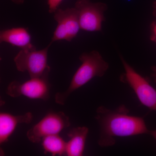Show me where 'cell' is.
<instances>
[{"label": "cell", "instance_id": "6da1fadb", "mask_svg": "<svg viewBox=\"0 0 156 156\" xmlns=\"http://www.w3.org/2000/svg\"><path fill=\"white\" fill-rule=\"evenodd\" d=\"M129 113L124 105L113 110L104 106L98 108L95 118L99 125L98 144L99 146H112L115 144L116 137L149 134L144 118L130 115Z\"/></svg>", "mask_w": 156, "mask_h": 156}, {"label": "cell", "instance_id": "7a4b0ae2", "mask_svg": "<svg viewBox=\"0 0 156 156\" xmlns=\"http://www.w3.org/2000/svg\"><path fill=\"white\" fill-rule=\"evenodd\" d=\"M79 59L82 64L73 76L69 87L64 92H57L55 95V102L58 104L64 105L73 92L93 78L103 76L109 68L108 63L95 50L83 53Z\"/></svg>", "mask_w": 156, "mask_h": 156}, {"label": "cell", "instance_id": "3957f363", "mask_svg": "<svg viewBox=\"0 0 156 156\" xmlns=\"http://www.w3.org/2000/svg\"><path fill=\"white\" fill-rule=\"evenodd\" d=\"M51 44L50 43L41 50H20L14 59L17 70L27 72L30 78L49 75L50 68L48 63V52Z\"/></svg>", "mask_w": 156, "mask_h": 156}, {"label": "cell", "instance_id": "277c9868", "mask_svg": "<svg viewBox=\"0 0 156 156\" xmlns=\"http://www.w3.org/2000/svg\"><path fill=\"white\" fill-rule=\"evenodd\" d=\"M121 59L125 70L124 82L134 90L143 105L151 110L156 111V89L151 85L147 79L136 72L122 56Z\"/></svg>", "mask_w": 156, "mask_h": 156}, {"label": "cell", "instance_id": "5b68a950", "mask_svg": "<svg viewBox=\"0 0 156 156\" xmlns=\"http://www.w3.org/2000/svg\"><path fill=\"white\" fill-rule=\"evenodd\" d=\"M70 126L69 118L64 112H50L27 131V136L30 142L39 143L45 136L58 134Z\"/></svg>", "mask_w": 156, "mask_h": 156}, {"label": "cell", "instance_id": "8992f818", "mask_svg": "<svg viewBox=\"0 0 156 156\" xmlns=\"http://www.w3.org/2000/svg\"><path fill=\"white\" fill-rule=\"evenodd\" d=\"M48 78L49 75L30 78L22 83L12 81L7 87L6 93L13 98L24 96L31 99L47 101L50 98V89Z\"/></svg>", "mask_w": 156, "mask_h": 156}, {"label": "cell", "instance_id": "52a82bcc", "mask_svg": "<svg viewBox=\"0 0 156 156\" xmlns=\"http://www.w3.org/2000/svg\"><path fill=\"white\" fill-rule=\"evenodd\" d=\"M75 8L77 11L81 29L89 32L101 30L102 23L105 21L104 13L107 9L106 4L78 0Z\"/></svg>", "mask_w": 156, "mask_h": 156}, {"label": "cell", "instance_id": "ba28073f", "mask_svg": "<svg viewBox=\"0 0 156 156\" xmlns=\"http://www.w3.org/2000/svg\"><path fill=\"white\" fill-rule=\"evenodd\" d=\"M53 14L57 24L50 43L62 40L71 41L81 29L76 9L75 7L65 9L58 8Z\"/></svg>", "mask_w": 156, "mask_h": 156}, {"label": "cell", "instance_id": "9c48e42d", "mask_svg": "<svg viewBox=\"0 0 156 156\" xmlns=\"http://www.w3.org/2000/svg\"><path fill=\"white\" fill-rule=\"evenodd\" d=\"M0 42L8 43L21 50L36 49L32 44L30 34L27 29L24 27H14L1 30Z\"/></svg>", "mask_w": 156, "mask_h": 156}, {"label": "cell", "instance_id": "30bf717a", "mask_svg": "<svg viewBox=\"0 0 156 156\" xmlns=\"http://www.w3.org/2000/svg\"><path fill=\"white\" fill-rule=\"evenodd\" d=\"M33 119L32 114L30 112L24 114L14 115L8 113H0V144L5 143L9 140L17 125L31 123Z\"/></svg>", "mask_w": 156, "mask_h": 156}, {"label": "cell", "instance_id": "8fae6325", "mask_svg": "<svg viewBox=\"0 0 156 156\" xmlns=\"http://www.w3.org/2000/svg\"><path fill=\"white\" fill-rule=\"evenodd\" d=\"M89 131V128L83 126L73 128L69 132V140L66 142V155H83Z\"/></svg>", "mask_w": 156, "mask_h": 156}, {"label": "cell", "instance_id": "7c38bea8", "mask_svg": "<svg viewBox=\"0 0 156 156\" xmlns=\"http://www.w3.org/2000/svg\"><path fill=\"white\" fill-rule=\"evenodd\" d=\"M41 141L45 154L49 153L53 156L66 154V142L58 134L45 136Z\"/></svg>", "mask_w": 156, "mask_h": 156}, {"label": "cell", "instance_id": "4fadbf2b", "mask_svg": "<svg viewBox=\"0 0 156 156\" xmlns=\"http://www.w3.org/2000/svg\"><path fill=\"white\" fill-rule=\"evenodd\" d=\"M63 0H48L49 13H54L58 9V7Z\"/></svg>", "mask_w": 156, "mask_h": 156}, {"label": "cell", "instance_id": "5bb4252c", "mask_svg": "<svg viewBox=\"0 0 156 156\" xmlns=\"http://www.w3.org/2000/svg\"><path fill=\"white\" fill-rule=\"evenodd\" d=\"M151 40L156 43V22L153 24L152 27V34Z\"/></svg>", "mask_w": 156, "mask_h": 156}, {"label": "cell", "instance_id": "9a60e30c", "mask_svg": "<svg viewBox=\"0 0 156 156\" xmlns=\"http://www.w3.org/2000/svg\"><path fill=\"white\" fill-rule=\"evenodd\" d=\"M151 69L152 70V76L153 78L154 81L156 83V66H152L151 67Z\"/></svg>", "mask_w": 156, "mask_h": 156}, {"label": "cell", "instance_id": "2e32d148", "mask_svg": "<svg viewBox=\"0 0 156 156\" xmlns=\"http://www.w3.org/2000/svg\"><path fill=\"white\" fill-rule=\"evenodd\" d=\"M11 1L17 5H21L24 2V0H11Z\"/></svg>", "mask_w": 156, "mask_h": 156}, {"label": "cell", "instance_id": "e0dca14e", "mask_svg": "<svg viewBox=\"0 0 156 156\" xmlns=\"http://www.w3.org/2000/svg\"><path fill=\"white\" fill-rule=\"evenodd\" d=\"M149 134H150L156 140V129L153 131H150Z\"/></svg>", "mask_w": 156, "mask_h": 156}, {"label": "cell", "instance_id": "ac0fdd59", "mask_svg": "<svg viewBox=\"0 0 156 156\" xmlns=\"http://www.w3.org/2000/svg\"><path fill=\"white\" fill-rule=\"evenodd\" d=\"M154 12L153 14L154 16L156 17V1L153 4Z\"/></svg>", "mask_w": 156, "mask_h": 156}]
</instances>
